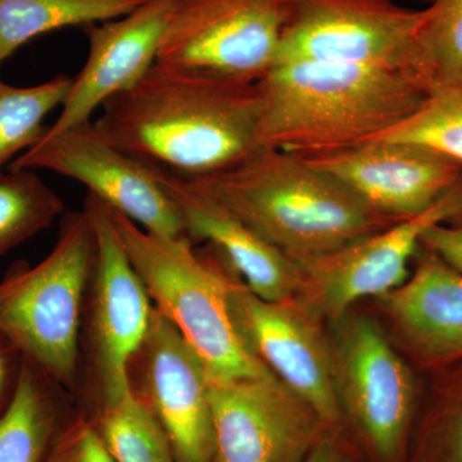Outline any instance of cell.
<instances>
[{"mask_svg": "<svg viewBox=\"0 0 462 462\" xmlns=\"http://www.w3.org/2000/svg\"><path fill=\"white\" fill-rule=\"evenodd\" d=\"M257 84L221 80L161 63L102 106L103 138L181 178L238 165L260 149Z\"/></svg>", "mask_w": 462, "mask_h": 462, "instance_id": "6da1fadb", "label": "cell"}, {"mask_svg": "<svg viewBox=\"0 0 462 462\" xmlns=\"http://www.w3.org/2000/svg\"><path fill=\"white\" fill-rule=\"evenodd\" d=\"M257 87L258 145L300 157L373 141L430 97L402 69L310 60L276 62Z\"/></svg>", "mask_w": 462, "mask_h": 462, "instance_id": "7a4b0ae2", "label": "cell"}, {"mask_svg": "<svg viewBox=\"0 0 462 462\" xmlns=\"http://www.w3.org/2000/svg\"><path fill=\"white\" fill-rule=\"evenodd\" d=\"M190 180L300 267L397 223L336 176L278 149Z\"/></svg>", "mask_w": 462, "mask_h": 462, "instance_id": "3957f363", "label": "cell"}, {"mask_svg": "<svg viewBox=\"0 0 462 462\" xmlns=\"http://www.w3.org/2000/svg\"><path fill=\"white\" fill-rule=\"evenodd\" d=\"M112 216L154 309L187 340L209 379L273 374L240 333L230 300L236 273L226 264L197 252L187 236H154L114 209Z\"/></svg>", "mask_w": 462, "mask_h": 462, "instance_id": "277c9868", "label": "cell"}, {"mask_svg": "<svg viewBox=\"0 0 462 462\" xmlns=\"http://www.w3.org/2000/svg\"><path fill=\"white\" fill-rule=\"evenodd\" d=\"M96 257V231L83 208L62 216L44 260L14 263L0 281V333L66 391L80 383L85 298Z\"/></svg>", "mask_w": 462, "mask_h": 462, "instance_id": "5b68a950", "label": "cell"}, {"mask_svg": "<svg viewBox=\"0 0 462 462\" xmlns=\"http://www.w3.org/2000/svg\"><path fill=\"white\" fill-rule=\"evenodd\" d=\"M330 339L342 415L379 462H402L416 406L415 379L378 324L342 316Z\"/></svg>", "mask_w": 462, "mask_h": 462, "instance_id": "8992f818", "label": "cell"}, {"mask_svg": "<svg viewBox=\"0 0 462 462\" xmlns=\"http://www.w3.org/2000/svg\"><path fill=\"white\" fill-rule=\"evenodd\" d=\"M284 16L285 0H179L157 62L257 84L275 65Z\"/></svg>", "mask_w": 462, "mask_h": 462, "instance_id": "52a82bcc", "label": "cell"}, {"mask_svg": "<svg viewBox=\"0 0 462 462\" xmlns=\"http://www.w3.org/2000/svg\"><path fill=\"white\" fill-rule=\"evenodd\" d=\"M422 20L424 9L398 0H285L276 62L349 63L410 74Z\"/></svg>", "mask_w": 462, "mask_h": 462, "instance_id": "ba28073f", "label": "cell"}, {"mask_svg": "<svg viewBox=\"0 0 462 462\" xmlns=\"http://www.w3.org/2000/svg\"><path fill=\"white\" fill-rule=\"evenodd\" d=\"M9 170H45L84 184L118 214L165 238L185 236L180 214L167 193L161 167L127 153L103 138L94 121L45 133Z\"/></svg>", "mask_w": 462, "mask_h": 462, "instance_id": "9c48e42d", "label": "cell"}, {"mask_svg": "<svg viewBox=\"0 0 462 462\" xmlns=\"http://www.w3.org/2000/svg\"><path fill=\"white\" fill-rule=\"evenodd\" d=\"M84 209L97 239V257L85 298L81 346L91 372V393L129 385L127 365L141 346L153 303L127 254L111 207L88 193Z\"/></svg>", "mask_w": 462, "mask_h": 462, "instance_id": "30bf717a", "label": "cell"}, {"mask_svg": "<svg viewBox=\"0 0 462 462\" xmlns=\"http://www.w3.org/2000/svg\"><path fill=\"white\" fill-rule=\"evenodd\" d=\"M215 462H305L330 433L318 412L273 374L208 378Z\"/></svg>", "mask_w": 462, "mask_h": 462, "instance_id": "8fae6325", "label": "cell"}, {"mask_svg": "<svg viewBox=\"0 0 462 462\" xmlns=\"http://www.w3.org/2000/svg\"><path fill=\"white\" fill-rule=\"evenodd\" d=\"M230 300L240 333L254 355L318 412L330 431L343 415L334 384L330 339L321 316L300 296L282 300L257 297L238 276Z\"/></svg>", "mask_w": 462, "mask_h": 462, "instance_id": "7c38bea8", "label": "cell"}, {"mask_svg": "<svg viewBox=\"0 0 462 462\" xmlns=\"http://www.w3.org/2000/svg\"><path fill=\"white\" fill-rule=\"evenodd\" d=\"M127 382L165 431L176 462H215L208 374L154 306L147 334L127 365Z\"/></svg>", "mask_w": 462, "mask_h": 462, "instance_id": "4fadbf2b", "label": "cell"}, {"mask_svg": "<svg viewBox=\"0 0 462 462\" xmlns=\"http://www.w3.org/2000/svg\"><path fill=\"white\" fill-rule=\"evenodd\" d=\"M462 215V180L427 211L356 240L329 256L302 266L300 297L321 318L337 321L364 298H380L410 275L422 236Z\"/></svg>", "mask_w": 462, "mask_h": 462, "instance_id": "5bb4252c", "label": "cell"}, {"mask_svg": "<svg viewBox=\"0 0 462 462\" xmlns=\"http://www.w3.org/2000/svg\"><path fill=\"white\" fill-rule=\"evenodd\" d=\"M300 158L336 176L376 214L392 221L427 211L462 180V165L454 158L407 142L375 139Z\"/></svg>", "mask_w": 462, "mask_h": 462, "instance_id": "9a60e30c", "label": "cell"}, {"mask_svg": "<svg viewBox=\"0 0 462 462\" xmlns=\"http://www.w3.org/2000/svg\"><path fill=\"white\" fill-rule=\"evenodd\" d=\"M179 0H147L123 17L85 27L88 57L72 78L60 114L47 133L91 121V115L129 89L157 62L163 33Z\"/></svg>", "mask_w": 462, "mask_h": 462, "instance_id": "2e32d148", "label": "cell"}, {"mask_svg": "<svg viewBox=\"0 0 462 462\" xmlns=\"http://www.w3.org/2000/svg\"><path fill=\"white\" fill-rule=\"evenodd\" d=\"M161 178L191 242H207L257 297L282 300L300 296L302 267L249 227L196 181L161 167Z\"/></svg>", "mask_w": 462, "mask_h": 462, "instance_id": "e0dca14e", "label": "cell"}, {"mask_svg": "<svg viewBox=\"0 0 462 462\" xmlns=\"http://www.w3.org/2000/svg\"><path fill=\"white\" fill-rule=\"evenodd\" d=\"M415 270L378 298L398 338L418 360L442 366L462 360V273L420 247Z\"/></svg>", "mask_w": 462, "mask_h": 462, "instance_id": "ac0fdd59", "label": "cell"}, {"mask_svg": "<svg viewBox=\"0 0 462 462\" xmlns=\"http://www.w3.org/2000/svg\"><path fill=\"white\" fill-rule=\"evenodd\" d=\"M65 388L23 358L16 388L0 415V462H44L69 412Z\"/></svg>", "mask_w": 462, "mask_h": 462, "instance_id": "d6986e66", "label": "cell"}, {"mask_svg": "<svg viewBox=\"0 0 462 462\" xmlns=\"http://www.w3.org/2000/svg\"><path fill=\"white\" fill-rule=\"evenodd\" d=\"M147 0H0V66L44 33L107 23Z\"/></svg>", "mask_w": 462, "mask_h": 462, "instance_id": "ffe728a7", "label": "cell"}, {"mask_svg": "<svg viewBox=\"0 0 462 462\" xmlns=\"http://www.w3.org/2000/svg\"><path fill=\"white\" fill-rule=\"evenodd\" d=\"M84 411L114 462H176L165 431L129 385L107 394H90Z\"/></svg>", "mask_w": 462, "mask_h": 462, "instance_id": "44dd1931", "label": "cell"}, {"mask_svg": "<svg viewBox=\"0 0 462 462\" xmlns=\"http://www.w3.org/2000/svg\"><path fill=\"white\" fill-rule=\"evenodd\" d=\"M410 74L430 96L462 87V0H431L424 8Z\"/></svg>", "mask_w": 462, "mask_h": 462, "instance_id": "7402d4cb", "label": "cell"}, {"mask_svg": "<svg viewBox=\"0 0 462 462\" xmlns=\"http://www.w3.org/2000/svg\"><path fill=\"white\" fill-rule=\"evenodd\" d=\"M71 83L66 75L32 87L0 79V171L44 138L45 117L63 105Z\"/></svg>", "mask_w": 462, "mask_h": 462, "instance_id": "603a6c76", "label": "cell"}, {"mask_svg": "<svg viewBox=\"0 0 462 462\" xmlns=\"http://www.w3.org/2000/svg\"><path fill=\"white\" fill-rule=\"evenodd\" d=\"M62 199L32 170L0 171V257L65 215Z\"/></svg>", "mask_w": 462, "mask_h": 462, "instance_id": "cb8c5ba5", "label": "cell"}, {"mask_svg": "<svg viewBox=\"0 0 462 462\" xmlns=\"http://www.w3.org/2000/svg\"><path fill=\"white\" fill-rule=\"evenodd\" d=\"M375 139L424 145L462 165V87L431 94L406 120Z\"/></svg>", "mask_w": 462, "mask_h": 462, "instance_id": "d4e9b609", "label": "cell"}, {"mask_svg": "<svg viewBox=\"0 0 462 462\" xmlns=\"http://www.w3.org/2000/svg\"><path fill=\"white\" fill-rule=\"evenodd\" d=\"M412 462H462V365L440 385L419 431Z\"/></svg>", "mask_w": 462, "mask_h": 462, "instance_id": "484cf974", "label": "cell"}, {"mask_svg": "<svg viewBox=\"0 0 462 462\" xmlns=\"http://www.w3.org/2000/svg\"><path fill=\"white\" fill-rule=\"evenodd\" d=\"M44 462H114L85 411L69 415Z\"/></svg>", "mask_w": 462, "mask_h": 462, "instance_id": "4316f807", "label": "cell"}, {"mask_svg": "<svg viewBox=\"0 0 462 462\" xmlns=\"http://www.w3.org/2000/svg\"><path fill=\"white\" fill-rule=\"evenodd\" d=\"M421 245L462 273L461 225L443 223L430 227L422 236Z\"/></svg>", "mask_w": 462, "mask_h": 462, "instance_id": "83f0119b", "label": "cell"}, {"mask_svg": "<svg viewBox=\"0 0 462 462\" xmlns=\"http://www.w3.org/2000/svg\"><path fill=\"white\" fill-rule=\"evenodd\" d=\"M23 355L0 333V409L7 407L16 388Z\"/></svg>", "mask_w": 462, "mask_h": 462, "instance_id": "f1b7e54d", "label": "cell"}, {"mask_svg": "<svg viewBox=\"0 0 462 462\" xmlns=\"http://www.w3.org/2000/svg\"><path fill=\"white\" fill-rule=\"evenodd\" d=\"M305 462H351L342 451L336 440L328 433L320 442L314 447Z\"/></svg>", "mask_w": 462, "mask_h": 462, "instance_id": "f546056e", "label": "cell"}, {"mask_svg": "<svg viewBox=\"0 0 462 462\" xmlns=\"http://www.w3.org/2000/svg\"><path fill=\"white\" fill-rule=\"evenodd\" d=\"M456 218H457V220H458L457 225H461V226H462V215L458 216V217H456Z\"/></svg>", "mask_w": 462, "mask_h": 462, "instance_id": "4dcf8cb0", "label": "cell"}, {"mask_svg": "<svg viewBox=\"0 0 462 462\" xmlns=\"http://www.w3.org/2000/svg\"><path fill=\"white\" fill-rule=\"evenodd\" d=\"M424 2H430H430H431V0H424Z\"/></svg>", "mask_w": 462, "mask_h": 462, "instance_id": "1f68e13d", "label": "cell"}]
</instances>
